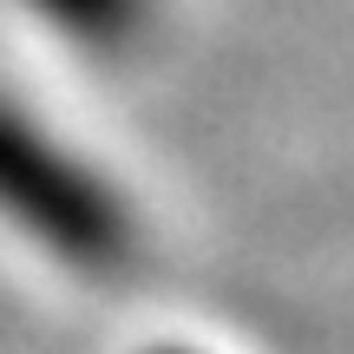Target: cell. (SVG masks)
<instances>
[{"mask_svg":"<svg viewBox=\"0 0 354 354\" xmlns=\"http://www.w3.org/2000/svg\"><path fill=\"white\" fill-rule=\"evenodd\" d=\"M0 216L79 276H125L138 256L125 197L13 99H0Z\"/></svg>","mask_w":354,"mask_h":354,"instance_id":"cell-1","label":"cell"},{"mask_svg":"<svg viewBox=\"0 0 354 354\" xmlns=\"http://www.w3.org/2000/svg\"><path fill=\"white\" fill-rule=\"evenodd\" d=\"M53 33H66L86 53H131L151 33V0H26Z\"/></svg>","mask_w":354,"mask_h":354,"instance_id":"cell-2","label":"cell"},{"mask_svg":"<svg viewBox=\"0 0 354 354\" xmlns=\"http://www.w3.org/2000/svg\"><path fill=\"white\" fill-rule=\"evenodd\" d=\"M165 354H184V348H165Z\"/></svg>","mask_w":354,"mask_h":354,"instance_id":"cell-3","label":"cell"}]
</instances>
